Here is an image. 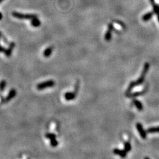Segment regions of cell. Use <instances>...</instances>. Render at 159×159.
Returning <instances> with one entry per match:
<instances>
[{
	"label": "cell",
	"instance_id": "cell-1",
	"mask_svg": "<svg viewBox=\"0 0 159 159\" xmlns=\"http://www.w3.org/2000/svg\"><path fill=\"white\" fill-rule=\"evenodd\" d=\"M12 15L15 18L20 20H32L33 19L37 17V15L33 14H22L18 12L13 11L12 13Z\"/></svg>",
	"mask_w": 159,
	"mask_h": 159
},
{
	"label": "cell",
	"instance_id": "cell-2",
	"mask_svg": "<svg viewBox=\"0 0 159 159\" xmlns=\"http://www.w3.org/2000/svg\"><path fill=\"white\" fill-rule=\"evenodd\" d=\"M149 67H150L149 64L147 63V62H146V63L144 64L143 71H142V73H141V74L140 77L139 78V79H138L137 81H135L136 86H137V85H139L141 84H143V83L144 81L145 76H146V75L147 74V72H148V69H149Z\"/></svg>",
	"mask_w": 159,
	"mask_h": 159
},
{
	"label": "cell",
	"instance_id": "cell-3",
	"mask_svg": "<svg viewBox=\"0 0 159 159\" xmlns=\"http://www.w3.org/2000/svg\"><path fill=\"white\" fill-rule=\"evenodd\" d=\"M55 85V82L53 80H48L42 83H40L37 85V89L38 90H43L45 88L52 87Z\"/></svg>",
	"mask_w": 159,
	"mask_h": 159
},
{
	"label": "cell",
	"instance_id": "cell-4",
	"mask_svg": "<svg viewBox=\"0 0 159 159\" xmlns=\"http://www.w3.org/2000/svg\"><path fill=\"white\" fill-rule=\"evenodd\" d=\"M136 128H137L141 137L143 139H146L147 138V133L146 131L144 130L142 124L139 123H137L136 124Z\"/></svg>",
	"mask_w": 159,
	"mask_h": 159
},
{
	"label": "cell",
	"instance_id": "cell-5",
	"mask_svg": "<svg viewBox=\"0 0 159 159\" xmlns=\"http://www.w3.org/2000/svg\"><path fill=\"white\" fill-rule=\"evenodd\" d=\"M16 95H17L16 90H15V89H11V90L10 91L9 93H8L6 99H5L4 102H8V101H10L11 100L13 99V98H14L15 96H16Z\"/></svg>",
	"mask_w": 159,
	"mask_h": 159
},
{
	"label": "cell",
	"instance_id": "cell-6",
	"mask_svg": "<svg viewBox=\"0 0 159 159\" xmlns=\"http://www.w3.org/2000/svg\"><path fill=\"white\" fill-rule=\"evenodd\" d=\"M15 47V43H11L10 44V46L8 48L6 49V51H5L4 53L5 54V55H6L7 57H10L11 55L12 52H13V50L14 48Z\"/></svg>",
	"mask_w": 159,
	"mask_h": 159
},
{
	"label": "cell",
	"instance_id": "cell-7",
	"mask_svg": "<svg viewBox=\"0 0 159 159\" xmlns=\"http://www.w3.org/2000/svg\"><path fill=\"white\" fill-rule=\"evenodd\" d=\"M113 153L115 154L119 155V156L122 157V158H124V157H126L127 152L125 150H120L118 149V148H115L113 150Z\"/></svg>",
	"mask_w": 159,
	"mask_h": 159
},
{
	"label": "cell",
	"instance_id": "cell-8",
	"mask_svg": "<svg viewBox=\"0 0 159 159\" xmlns=\"http://www.w3.org/2000/svg\"><path fill=\"white\" fill-rule=\"evenodd\" d=\"M76 96V92H67L64 94V99L67 101L73 100Z\"/></svg>",
	"mask_w": 159,
	"mask_h": 159
},
{
	"label": "cell",
	"instance_id": "cell-9",
	"mask_svg": "<svg viewBox=\"0 0 159 159\" xmlns=\"http://www.w3.org/2000/svg\"><path fill=\"white\" fill-rule=\"evenodd\" d=\"M133 103L134 106H136V108H137L139 111L143 110V106L142 103H141L139 100H138L137 99H134L133 100Z\"/></svg>",
	"mask_w": 159,
	"mask_h": 159
},
{
	"label": "cell",
	"instance_id": "cell-10",
	"mask_svg": "<svg viewBox=\"0 0 159 159\" xmlns=\"http://www.w3.org/2000/svg\"><path fill=\"white\" fill-rule=\"evenodd\" d=\"M52 50H53V47H48V48L45 49V50H44V53H43L44 56L45 58H48V57H50L51 54H52Z\"/></svg>",
	"mask_w": 159,
	"mask_h": 159
},
{
	"label": "cell",
	"instance_id": "cell-11",
	"mask_svg": "<svg viewBox=\"0 0 159 159\" xmlns=\"http://www.w3.org/2000/svg\"><path fill=\"white\" fill-rule=\"evenodd\" d=\"M153 14L154 12H148L147 14H145L142 17L143 21H147L150 20L152 18V17L153 16Z\"/></svg>",
	"mask_w": 159,
	"mask_h": 159
},
{
	"label": "cell",
	"instance_id": "cell-12",
	"mask_svg": "<svg viewBox=\"0 0 159 159\" xmlns=\"http://www.w3.org/2000/svg\"><path fill=\"white\" fill-rule=\"evenodd\" d=\"M31 25L33 26L34 27H38L41 25V22H40L39 19L37 17V18H35L31 20Z\"/></svg>",
	"mask_w": 159,
	"mask_h": 159
},
{
	"label": "cell",
	"instance_id": "cell-13",
	"mask_svg": "<svg viewBox=\"0 0 159 159\" xmlns=\"http://www.w3.org/2000/svg\"><path fill=\"white\" fill-rule=\"evenodd\" d=\"M145 92V91H140V92H133V93H129L128 94H127V96H128L129 97H136L137 96L143 95L144 94Z\"/></svg>",
	"mask_w": 159,
	"mask_h": 159
},
{
	"label": "cell",
	"instance_id": "cell-14",
	"mask_svg": "<svg viewBox=\"0 0 159 159\" xmlns=\"http://www.w3.org/2000/svg\"><path fill=\"white\" fill-rule=\"evenodd\" d=\"M136 87V84H135V81H132L129 84L128 88L127 89L126 91V94H128L129 93H130L131 91H132L133 89L134 88V87Z\"/></svg>",
	"mask_w": 159,
	"mask_h": 159
},
{
	"label": "cell",
	"instance_id": "cell-15",
	"mask_svg": "<svg viewBox=\"0 0 159 159\" xmlns=\"http://www.w3.org/2000/svg\"><path fill=\"white\" fill-rule=\"evenodd\" d=\"M147 132L148 133H159V126L158 127H150L147 130Z\"/></svg>",
	"mask_w": 159,
	"mask_h": 159
},
{
	"label": "cell",
	"instance_id": "cell-16",
	"mask_svg": "<svg viewBox=\"0 0 159 159\" xmlns=\"http://www.w3.org/2000/svg\"><path fill=\"white\" fill-rule=\"evenodd\" d=\"M152 4V6H153V12L154 13H155V14H159V6L157 5L156 3H155V2H154L153 3H151Z\"/></svg>",
	"mask_w": 159,
	"mask_h": 159
},
{
	"label": "cell",
	"instance_id": "cell-17",
	"mask_svg": "<svg viewBox=\"0 0 159 159\" xmlns=\"http://www.w3.org/2000/svg\"><path fill=\"white\" fill-rule=\"evenodd\" d=\"M111 32H112V31L109 30V29H108V30L107 31V32L106 33V34H105V36H104V38L106 41H109L111 39Z\"/></svg>",
	"mask_w": 159,
	"mask_h": 159
},
{
	"label": "cell",
	"instance_id": "cell-18",
	"mask_svg": "<svg viewBox=\"0 0 159 159\" xmlns=\"http://www.w3.org/2000/svg\"><path fill=\"white\" fill-rule=\"evenodd\" d=\"M124 150L127 153L132 150V146H131L130 143L129 141H126V142L124 143Z\"/></svg>",
	"mask_w": 159,
	"mask_h": 159
},
{
	"label": "cell",
	"instance_id": "cell-19",
	"mask_svg": "<svg viewBox=\"0 0 159 159\" xmlns=\"http://www.w3.org/2000/svg\"><path fill=\"white\" fill-rule=\"evenodd\" d=\"M6 81L5 80H2L1 82H0V91H3L5 90L6 87Z\"/></svg>",
	"mask_w": 159,
	"mask_h": 159
},
{
	"label": "cell",
	"instance_id": "cell-20",
	"mask_svg": "<svg viewBox=\"0 0 159 159\" xmlns=\"http://www.w3.org/2000/svg\"><path fill=\"white\" fill-rule=\"evenodd\" d=\"M45 137L48 138L50 140H52L56 139V135L54 133H48L45 134Z\"/></svg>",
	"mask_w": 159,
	"mask_h": 159
},
{
	"label": "cell",
	"instance_id": "cell-21",
	"mask_svg": "<svg viewBox=\"0 0 159 159\" xmlns=\"http://www.w3.org/2000/svg\"><path fill=\"white\" fill-rule=\"evenodd\" d=\"M50 145L52 147H55L58 145V141L56 139L50 140Z\"/></svg>",
	"mask_w": 159,
	"mask_h": 159
},
{
	"label": "cell",
	"instance_id": "cell-22",
	"mask_svg": "<svg viewBox=\"0 0 159 159\" xmlns=\"http://www.w3.org/2000/svg\"><path fill=\"white\" fill-rule=\"evenodd\" d=\"M113 29H114V28H113V24H109V25H108V29H109V30L112 31L113 30Z\"/></svg>",
	"mask_w": 159,
	"mask_h": 159
},
{
	"label": "cell",
	"instance_id": "cell-23",
	"mask_svg": "<svg viewBox=\"0 0 159 159\" xmlns=\"http://www.w3.org/2000/svg\"><path fill=\"white\" fill-rule=\"evenodd\" d=\"M0 38H1V33H0ZM6 48H4V47H3L0 45V52H4L5 51H6Z\"/></svg>",
	"mask_w": 159,
	"mask_h": 159
},
{
	"label": "cell",
	"instance_id": "cell-24",
	"mask_svg": "<svg viewBox=\"0 0 159 159\" xmlns=\"http://www.w3.org/2000/svg\"><path fill=\"white\" fill-rule=\"evenodd\" d=\"M2 18H3V15H2V14L0 13V20L2 19Z\"/></svg>",
	"mask_w": 159,
	"mask_h": 159
},
{
	"label": "cell",
	"instance_id": "cell-25",
	"mask_svg": "<svg viewBox=\"0 0 159 159\" xmlns=\"http://www.w3.org/2000/svg\"><path fill=\"white\" fill-rule=\"evenodd\" d=\"M150 2H151V3H153L154 2H155L154 0H150Z\"/></svg>",
	"mask_w": 159,
	"mask_h": 159
},
{
	"label": "cell",
	"instance_id": "cell-26",
	"mask_svg": "<svg viewBox=\"0 0 159 159\" xmlns=\"http://www.w3.org/2000/svg\"><path fill=\"white\" fill-rule=\"evenodd\" d=\"M157 18H158V22H159V14H157Z\"/></svg>",
	"mask_w": 159,
	"mask_h": 159
},
{
	"label": "cell",
	"instance_id": "cell-27",
	"mask_svg": "<svg viewBox=\"0 0 159 159\" xmlns=\"http://www.w3.org/2000/svg\"><path fill=\"white\" fill-rule=\"evenodd\" d=\"M3 1V0H0V3H1V2H2V1Z\"/></svg>",
	"mask_w": 159,
	"mask_h": 159
}]
</instances>
